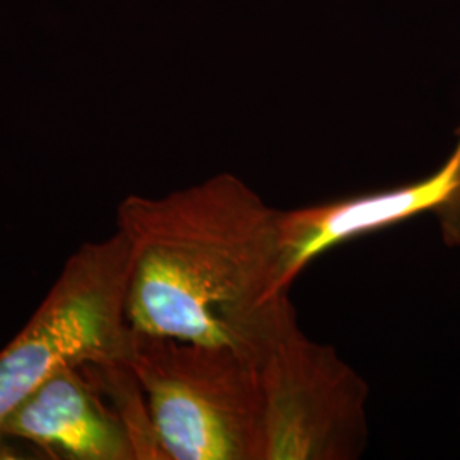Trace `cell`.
<instances>
[{"label":"cell","instance_id":"cell-2","mask_svg":"<svg viewBox=\"0 0 460 460\" xmlns=\"http://www.w3.org/2000/svg\"><path fill=\"white\" fill-rule=\"evenodd\" d=\"M127 365L163 460H261L256 360L227 346L133 331Z\"/></svg>","mask_w":460,"mask_h":460},{"label":"cell","instance_id":"cell-6","mask_svg":"<svg viewBox=\"0 0 460 460\" xmlns=\"http://www.w3.org/2000/svg\"><path fill=\"white\" fill-rule=\"evenodd\" d=\"M0 433L51 459L146 460L130 421L89 365L58 370L0 425Z\"/></svg>","mask_w":460,"mask_h":460},{"label":"cell","instance_id":"cell-1","mask_svg":"<svg viewBox=\"0 0 460 460\" xmlns=\"http://www.w3.org/2000/svg\"><path fill=\"white\" fill-rule=\"evenodd\" d=\"M281 212L227 172L161 197L123 198L116 230L128 247L130 328L256 360L296 323Z\"/></svg>","mask_w":460,"mask_h":460},{"label":"cell","instance_id":"cell-4","mask_svg":"<svg viewBox=\"0 0 460 460\" xmlns=\"http://www.w3.org/2000/svg\"><path fill=\"white\" fill-rule=\"evenodd\" d=\"M261 460H357L368 444L365 378L294 323L256 358Z\"/></svg>","mask_w":460,"mask_h":460},{"label":"cell","instance_id":"cell-5","mask_svg":"<svg viewBox=\"0 0 460 460\" xmlns=\"http://www.w3.org/2000/svg\"><path fill=\"white\" fill-rule=\"evenodd\" d=\"M457 137V146L444 164L420 181L283 210L281 246L287 285L292 288L298 275L331 249L420 215H433L445 246L460 249V128Z\"/></svg>","mask_w":460,"mask_h":460},{"label":"cell","instance_id":"cell-3","mask_svg":"<svg viewBox=\"0 0 460 460\" xmlns=\"http://www.w3.org/2000/svg\"><path fill=\"white\" fill-rule=\"evenodd\" d=\"M128 247L113 235L77 247L28 324L0 351V425L66 367L127 363Z\"/></svg>","mask_w":460,"mask_h":460}]
</instances>
